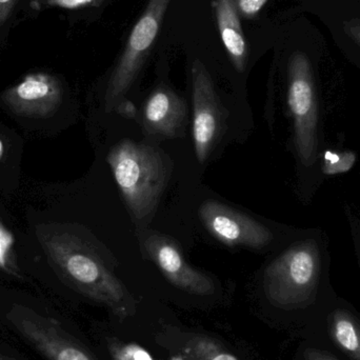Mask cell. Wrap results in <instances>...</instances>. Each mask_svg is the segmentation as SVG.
Returning <instances> with one entry per match:
<instances>
[{
	"mask_svg": "<svg viewBox=\"0 0 360 360\" xmlns=\"http://www.w3.org/2000/svg\"><path fill=\"white\" fill-rule=\"evenodd\" d=\"M287 107L292 122V148L302 197L311 199L323 180V108L310 59L291 57L287 73Z\"/></svg>",
	"mask_w": 360,
	"mask_h": 360,
	"instance_id": "3957f363",
	"label": "cell"
},
{
	"mask_svg": "<svg viewBox=\"0 0 360 360\" xmlns=\"http://www.w3.org/2000/svg\"><path fill=\"white\" fill-rule=\"evenodd\" d=\"M213 8L226 53L235 69L243 72L249 59V48L241 27L240 16L232 0H214Z\"/></svg>",
	"mask_w": 360,
	"mask_h": 360,
	"instance_id": "4fadbf2b",
	"label": "cell"
},
{
	"mask_svg": "<svg viewBox=\"0 0 360 360\" xmlns=\"http://www.w3.org/2000/svg\"><path fill=\"white\" fill-rule=\"evenodd\" d=\"M0 152H1V143H0Z\"/></svg>",
	"mask_w": 360,
	"mask_h": 360,
	"instance_id": "cb8c5ba5",
	"label": "cell"
},
{
	"mask_svg": "<svg viewBox=\"0 0 360 360\" xmlns=\"http://www.w3.org/2000/svg\"><path fill=\"white\" fill-rule=\"evenodd\" d=\"M347 220H348L350 234L352 237L353 245H354L355 255L360 268V217L353 211L352 207L346 205L345 207Z\"/></svg>",
	"mask_w": 360,
	"mask_h": 360,
	"instance_id": "ac0fdd59",
	"label": "cell"
},
{
	"mask_svg": "<svg viewBox=\"0 0 360 360\" xmlns=\"http://www.w3.org/2000/svg\"><path fill=\"white\" fill-rule=\"evenodd\" d=\"M198 216L207 232L229 247L262 250L275 239L268 226L218 201L201 203Z\"/></svg>",
	"mask_w": 360,
	"mask_h": 360,
	"instance_id": "ba28073f",
	"label": "cell"
},
{
	"mask_svg": "<svg viewBox=\"0 0 360 360\" xmlns=\"http://www.w3.org/2000/svg\"><path fill=\"white\" fill-rule=\"evenodd\" d=\"M120 108V109H124L122 110V115L127 116V117L132 118L133 116L135 115V107L134 105H133L132 103H129V101H126V103H118L117 107Z\"/></svg>",
	"mask_w": 360,
	"mask_h": 360,
	"instance_id": "7402d4cb",
	"label": "cell"
},
{
	"mask_svg": "<svg viewBox=\"0 0 360 360\" xmlns=\"http://www.w3.org/2000/svg\"><path fill=\"white\" fill-rule=\"evenodd\" d=\"M0 360H30L6 342H0Z\"/></svg>",
	"mask_w": 360,
	"mask_h": 360,
	"instance_id": "d6986e66",
	"label": "cell"
},
{
	"mask_svg": "<svg viewBox=\"0 0 360 360\" xmlns=\"http://www.w3.org/2000/svg\"><path fill=\"white\" fill-rule=\"evenodd\" d=\"M184 354L188 360H239L215 338L194 334L186 340Z\"/></svg>",
	"mask_w": 360,
	"mask_h": 360,
	"instance_id": "5bb4252c",
	"label": "cell"
},
{
	"mask_svg": "<svg viewBox=\"0 0 360 360\" xmlns=\"http://www.w3.org/2000/svg\"><path fill=\"white\" fill-rule=\"evenodd\" d=\"M17 0H0V27L8 20Z\"/></svg>",
	"mask_w": 360,
	"mask_h": 360,
	"instance_id": "44dd1931",
	"label": "cell"
},
{
	"mask_svg": "<svg viewBox=\"0 0 360 360\" xmlns=\"http://www.w3.org/2000/svg\"><path fill=\"white\" fill-rule=\"evenodd\" d=\"M108 162L132 217L141 221L151 215L170 177L168 158L151 146L124 141L110 150Z\"/></svg>",
	"mask_w": 360,
	"mask_h": 360,
	"instance_id": "277c9868",
	"label": "cell"
},
{
	"mask_svg": "<svg viewBox=\"0 0 360 360\" xmlns=\"http://www.w3.org/2000/svg\"><path fill=\"white\" fill-rule=\"evenodd\" d=\"M145 250L150 259L175 287L195 295H211L215 292L213 279L191 266L170 237L150 234L145 239Z\"/></svg>",
	"mask_w": 360,
	"mask_h": 360,
	"instance_id": "30bf717a",
	"label": "cell"
},
{
	"mask_svg": "<svg viewBox=\"0 0 360 360\" xmlns=\"http://www.w3.org/2000/svg\"><path fill=\"white\" fill-rule=\"evenodd\" d=\"M330 272L327 233L300 231L264 269L262 290L273 308L300 316L307 332L338 295Z\"/></svg>",
	"mask_w": 360,
	"mask_h": 360,
	"instance_id": "6da1fadb",
	"label": "cell"
},
{
	"mask_svg": "<svg viewBox=\"0 0 360 360\" xmlns=\"http://www.w3.org/2000/svg\"><path fill=\"white\" fill-rule=\"evenodd\" d=\"M350 31L351 34L360 42V25H356V23L351 25Z\"/></svg>",
	"mask_w": 360,
	"mask_h": 360,
	"instance_id": "603a6c76",
	"label": "cell"
},
{
	"mask_svg": "<svg viewBox=\"0 0 360 360\" xmlns=\"http://www.w3.org/2000/svg\"><path fill=\"white\" fill-rule=\"evenodd\" d=\"M61 95V86L56 78L48 74H33L6 91L2 98L16 113L44 116L58 107Z\"/></svg>",
	"mask_w": 360,
	"mask_h": 360,
	"instance_id": "8fae6325",
	"label": "cell"
},
{
	"mask_svg": "<svg viewBox=\"0 0 360 360\" xmlns=\"http://www.w3.org/2000/svg\"><path fill=\"white\" fill-rule=\"evenodd\" d=\"M40 241L55 272L70 288L105 304L122 319L136 313V302L126 285L88 241L65 230L44 233Z\"/></svg>",
	"mask_w": 360,
	"mask_h": 360,
	"instance_id": "7a4b0ae2",
	"label": "cell"
},
{
	"mask_svg": "<svg viewBox=\"0 0 360 360\" xmlns=\"http://www.w3.org/2000/svg\"><path fill=\"white\" fill-rule=\"evenodd\" d=\"M193 139L200 164L207 162L224 128V107L211 75L199 59L192 65Z\"/></svg>",
	"mask_w": 360,
	"mask_h": 360,
	"instance_id": "52a82bcc",
	"label": "cell"
},
{
	"mask_svg": "<svg viewBox=\"0 0 360 360\" xmlns=\"http://www.w3.org/2000/svg\"><path fill=\"white\" fill-rule=\"evenodd\" d=\"M0 327L25 340L46 360H99L56 315L29 302L0 304Z\"/></svg>",
	"mask_w": 360,
	"mask_h": 360,
	"instance_id": "5b68a950",
	"label": "cell"
},
{
	"mask_svg": "<svg viewBox=\"0 0 360 360\" xmlns=\"http://www.w3.org/2000/svg\"><path fill=\"white\" fill-rule=\"evenodd\" d=\"M171 0H149L133 27L122 57L112 73L105 93V108L111 111L136 79L162 27Z\"/></svg>",
	"mask_w": 360,
	"mask_h": 360,
	"instance_id": "8992f818",
	"label": "cell"
},
{
	"mask_svg": "<svg viewBox=\"0 0 360 360\" xmlns=\"http://www.w3.org/2000/svg\"><path fill=\"white\" fill-rule=\"evenodd\" d=\"M107 349L113 360H155L139 345L124 342L116 338H107Z\"/></svg>",
	"mask_w": 360,
	"mask_h": 360,
	"instance_id": "9a60e30c",
	"label": "cell"
},
{
	"mask_svg": "<svg viewBox=\"0 0 360 360\" xmlns=\"http://www.w3.org/2000/svg\"><path fill=\"white\" fill-rule=\"evenodd\" d=\"M297 360H342L331 351L315 344L310 340H304L297 352Z\"/></svg>",
	"mask_w": 360,
	"mask_h": 360,
	"instance_id": "2e32d148",
	"label": "cell"
},
{
	"mask_svg": "<svg viewBox=\"0 0 360 360\" xmlns=\"http://www.w3.org/2000/svg\"><path fill=\"white\" fill-rule=\"evenodd\" d=\"M307 340L321 345L342 360H360V313L340 296L306 332Z\"/></svg>",
	"mask_w": 360,
	"mask_h": 360,
	"instance_id": "9c48e42d",
	"label": "cell"
},
{
	"mask_svg": "<svg viewBox=\"0 0 360 360\" xmlns=\"http://www.w3.org/2000/svg\"><path fill=\"white\" fill-rule=\"evenodd\" d=\"M240 18L253 19L258 16L268 0H232Z\"/></svg>",
	"mask_w": 360,
	"mask_h": 360,
	"instance_id": "e0dca14e",
	"label": "cell"
},
{
	"mask_svg": "<svg viewBox=\"0 0 360 360\" xmlns=\"http://www.w3.org/2000/svg\"><path fill=\"white\" fill-rule=\"evenodd\" d=\"M93 0H46L49 6L63 8H78L91 4Z\"/></svg>",
	"mask_w": 360,
	"mask_h": 360,
	"instance_id": "ffe728a7",
	"label": "cell"
},
{
	"mask_svg": "<svg viewBox=\"0 0 360 360\" xmlns=\"http://www.w3.org/2000/svg\"><path fill=\"white\" fill-rule=\"evenodd\" d=\"M188 108L184 99L170 89H156L146 101L143 124L146 132L158 136L175 139L186 124Z\"/></svg>",
	"mask_w": 360,
	"mask_h": 360,
	"instance_id": "7c38bea8",
	"label": "cell"
}]
</instances>
